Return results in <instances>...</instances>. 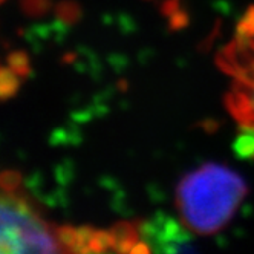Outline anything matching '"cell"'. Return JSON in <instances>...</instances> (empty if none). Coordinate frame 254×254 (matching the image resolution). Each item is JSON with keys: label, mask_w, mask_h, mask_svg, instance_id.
Instances as JSON below:
<instances>
[{"label": "cell", "mask_w": 254, "mask_h": 254, "mask_svg": "<svg viewBox=\"0 0 254 254\" xmlns=\"http://www.w3.org/2000/svg\"><path fill=\"white\" fill-rule=\"evenodd\" d=\"M141 236L153 251L190 253L196 250L189 244L190 238L186 230L169 216L159 214L152 221H141Z\"/></svg>", "instance_id": "cell-3"}, {"label": "cell", "mask_w": 254, "mask_h": 254, "mask_svg": "<svg viewBox=\"0 0 254 254\" xmlns=\"http://www.w3.org/2000/svg\"><path fill=\"white\" fill-rule=\"evenodd\" d=\"M247 193V183L239 173L224 164L207 162L183 176L175 201L186 228L213 234L231 221Z\"/></svg>", "instance_id": "cell-1"}, {"label": "cell", "mask_w": 254, "mask_h": 254, "mask_svg": "<svg viewBox=\"0 0 254 254\" xmlns=\"http://www.w3.org/2000/svg\"><path fill=\"white\" fill-rule=\"evenodd\" d=\"M216 64L233 80L254 86V40L236 35L216 56Z\"/></svg>", "instance_id": "cell-4"}, {"label": "cell", "mask_w": 254, "mask_h": 254, "mask_svg": "<svg viewBox=\"0 0 254 254\" xmlns=\"http://www.w3.org/2000/svg\"><path fill=\"white\" fill-rule=\"evenodd\" d=\"M8 66L15 72L20 78L31 75V63L25 51H12L8 56Z\"/></svg>", "instance_id": "cell-9"}, {"label": "cell", "mask_w": 254, "mask_h": 254, "mask_svg": "<svg viewBox=\"0 0 254 254\" xmlns=\"http://www.w3.org/2000/svg\"><path fill=\"white\" fill-rule=\"evenodd\" d=\"M115 253H132L133 247L142 241L141 221H124L111 228Z\"/></svg>", "instance_id": "cell-5"}, {"label": "cell", "mask_w": 254, "mask_h": 254, "mask_svg": "<svg viewBox=\"0 0 254 254\" xmlns=\"http://www.w3.org/2000/svg\"><path fill=\"white\" fill-rule=\"evenodd\" d=\"M236 35L254 39V5L248 6V9L242 15V19L236 26Z\"/></svg>", "instance_id": "cell-11"}, {"label": "cell", "mask_w": 254, "mask_h": 254, "mask_svg": "<svg viewBox=\"0 0 254 254\" xmlns=\"http://www.w3.org/2000/svg\"><path fill=\"white\" fill-rule=\"evenodd\" d=\"M2 2H5V0H2Z\"/></svg>", "instance_id": "cell-14"}, {"label": "cell", "mask_w": 254, "mask_h": 254, "mask_svg": "<svg viewBox=\"0 0 254 254\" xmlns=\"http://www.w3.org/2000/svg\"><path fill=\"white\" fill-rule=\"evenodd\" d=\"M20 8L28 17H42L51 9V0H20Z\"/></svg>", "instance_id": "cell-10"}, {"label": "cell", "mask_w": 254, "mask_h": 254, "mask_svg": "<svg viewBox=\"0 0 254 254\" xmlns=\"http://www.w3.org/2000/svg\"><path fill=\"white\" fill-rule=\"evenodd\" d=\"M233 152L241 159H254V129L241 127L239 135L233 142Z\"/></svg>", "instance_id": "cell-7"}, {"label": "cell", "mask_w": 254, "mask_h": 254, "mask_svg": "<svg viewBox=\"0 0 254 254\" xmlns=\"http://www.w3.org/2000/svg\"><path fill=\"white\" fill-rule=\"evenodd\" d=\"M169 22H170V29L172 31H179V29H183V28H186L189 25V15H187L186 11L179 9L173 15L169 17Z\"/></svg>", "instance_id": "cell-13"}, {"label": "cell", "mask_w": 254, "mask_h": 254, "mask_svg": "<svg viewBox=\"0 0 254 254\" xmlns=\"http://www.w3.org/2000/svg\"><path fill=\"white\" fill-rule=\"evenodd\" d=\"M56 17L62 25H75L81 20L83 9L74 0H62L56 5Z\"/></svg>", "instance_id": "cell-6"}, {"label": "cell", "mask_w": 254, "mask_h": 254, "mask_svg": "<svg viewBox=\"0 0 254 254\" xmlns=\"http://www.w3.org/2000/svg\"><path fill=\"white\" fill-rule=\"evenodd\" d=\"M0 184H2L3 191H14L19 190L22 186V175L15 170H5L0 178Z\"/></svg>", "instance_id": "cell-12"}, {"label": "cell", "mask_w": 254, "mask_h": 254, "mask_svg": "<svg viewBox=\"0 0 254 254\" xmlns=\"http://www.w3.org/2000/svg\"><path fill=\"white\" fill-rule=\"evenodd\" d=\"M0 251L3 254L60 253L56 227L37 213L28 197L19 190L2 193V227Z\"/></svg>", "instance_id": "cell-2"}, {"label": "cell", "mask_w": 254, "mask_h": 254, "mask_svg": "<svg viewBox=\"0 0 254 254\" xmlns=\"http://www.w3.org/2000/svg\"><path fill=\"white\" fill-rule=\"evenodd\" d=\"M20 89V78L15 72L8 66H3L0 69V98L2 101H6L12 98Z\"/></svg>", "instance_id": "cell-8"}]
</instances>
